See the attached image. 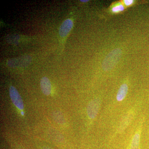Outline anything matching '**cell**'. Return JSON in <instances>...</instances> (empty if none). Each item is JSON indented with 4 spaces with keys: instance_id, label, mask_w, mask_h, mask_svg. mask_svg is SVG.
Returning <instances> with one entry per match:
<instances>
[{
    "instance_id": "7a4b0ae2",
    "label": "cell",
    "mask_w": 149,
    "mask_h": 149,
    "mask_svg": "<svg viewBox=\"0 0 149 149\" xmlns=\"http://www.w3.org/2000/svg\"><path fill=\"white\" fill-rule=\"evenodd\" d=\"M9 94L11 100L14 105L19 109L21 110H23L24 109L23 100L16 88L13 86H10Z\"/></svg>"
},
{
    "instance_id": "52a82bcc",
    "label": "cell",
    "mask_w": 149,
    "mask_h": 149,
    "mask_svg": "<svg viewBox=\"0 0 149 149\" xmlns=\"http://www.w3.org/2000/svg\"><path fill=\"white\" fill-rule=\"evenodd\" d=\"M52 117L55 121L59 124H63L65 122L63 114L59 111H54L52 113Z\"/></svg>"
},
{
    "instance_id": "8992f818",
    "label": "cell",
    "mask_w": 149,
    "mask_h": 149,
    "mask_svg": "<svg viewBox=\"0 0 149 149\" xmlns=\"http://www.w3.org/2000/svg\"><path fill=\"white\" fill-rule=\"evenodd\" d=\"M128 91V87L127 84H123L121 85L118 92L116 99L118 101H122L127 95Z\"/></svg>"
},
{
    "instance_id": "4fadbf2b",
    "label": "cell",
    "mask_w": 149,
    "mask_h": 149,
    "mask_svg": "<svg viewBox=\"0 0 149 149\" xmlns=\"http://www.w3.org/2000/svg\"><path fill=\"white\" fill-rule=\"evenodd\" d=\"M21 114L22 116H24V113L23 111L21 112Z\"/></svg>"
},
{
    "instance_id": "ba28073f",
    "label": "cell",
    "mask_w": 149,
    "mask_h": 149,
    "mask_svg": "<svg viewBox=\"0 0 149 149\" xmlns=\"http://www.w3.org/2000/svg\"><path fill=\"white\" fill-rule=\"evenodd\" d=\"M140 140V134L138 133H136L132 140L130 149H139Z\"/></svg>"
},
{
    "instance_id": "6da1fadb",
    "label": "cell",
    "mask_w": 149,
    "mask_h": 149,
    "mask_svg": "<svg viewBox=\"0 0 149 149\" xmlns=\"http://www.w3.org/2000/svg\"><path fill=\"white\" fill-rule=\"evenodd\" d=\"M122 52L120 49L113 50L108 54L102 63V67L105 71H109L114 67L120 59Z\"/></svg>"
},
{
    "instance_id": "8fae6325",
    "label": "cell",
    "mask_w": 149,
    "mask_h": 149,
    "mask_svg": "<svg viewBox=\"0 0 149 149\" xmlns=\"http://www.w3.org/2000/svg\"><path fill=\"white\" fill-rule=\"evenodd\" d=\"M43 149H53L51 148H49V147H45L43 148Z\"/></svg>"
},
{
    "instance_id": "277c9868",
    "label": "cell",
    "mask_w": 149,
    "mask_h": 149,
    "mask_svg": "<svg viewBox=\"0 0 149 149\" xmlns=\"http://www.w3.org/2000/svg\"><path fill=\"white\" fill-rule=\"evenodd\" d=\"M73 27V22L71 19H68L63 22L61 25L59 30V34L62 37H65L68 35Z\"/></svg>"
},
{
    "instance_id": "30bf717a",
    "label": "cell",
    "mask_w": 149,
    "mask_h": 149,
    "mask_svg": "<svg viewBox=\"0 0 149 149\" xmlns=\"http://www.w3.org/2000/svg\"><path fill=\"white\" fill-rule=\"evenodd\" d=\"M133 2V0H125L124 1V3L126 6H129L132 4Z\"/></svg>"
},
{
    "instance_id": "3957f363",
    "label": "cell",
    "mask_w": 149,
    "mask_h": 149,
    "mask_svg": "<svg viewBox=\"0 0 149 149\" xmlns=\"http://www.w3.org/2000/svg\"><path fill=\"white\" fill-rule=\"evenodd\" d=\"M100 101L98 99H94L91 101L87 107V113L91 119H94L97 114L100 108Z\"/></svg>"
},
{
    "instance_id": "7c38bea8",
    "label": "cell",
    "mask_w": 149,
    "mask_h": 149,
    "mask_svg": "<svg viewBox=\"0 0 149 149\" xmlns=\"http://www.w3.org/2000/svg\"><path fill=\"white\" fill-rule=\"evenodd\" d=\"M80 1L82 2H87L89 1H88V0H86V1L82 0V1Z\"/></svg>"
},
{
    "instance_id": "9c48e42d",
    "label": "cell",
    "mask_w": 149,
    "mask_h": 149,
    "mask_svg": "<svg viewBox=\"0 0 149 149\" xmlns=\"http://www.w3.org/2000/svg\"><path fill=\"white\" fill-rule=\"evenodd\" d=\"M124 6L122 5H119L116 6L113 8L112 10L113 12L117 13L122 11L124 10Z\"/></svg>"
},
{
    "instance_id": "5b68a950",
    "label": "cell",
    "mask_w": 149,
    "mask_h": 149,
    "mask_svg": "<svg viewBox=\"0 0 149 149\" xmlns=\"http://www.w3.org/2000/svg\"><path fill=\"white\" fill-rule=\"evenodd\" d=\"M40 85L43 94L45 95H49L52 90V86L50 81L49 78L46 77H43L41 80Z\"/></svg>"
}]
</instances>
